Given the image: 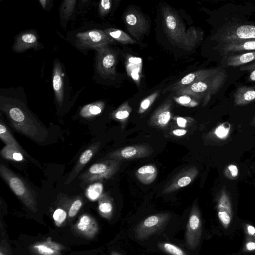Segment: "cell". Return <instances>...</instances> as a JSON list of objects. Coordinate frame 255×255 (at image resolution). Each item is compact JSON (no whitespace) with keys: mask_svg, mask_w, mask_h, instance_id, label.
<instances>
[{"mask_svg":"<svg viewBox=\"0 0 255 255\" xmlns=\"http://www.w3.org/2000/svg\"><path fill=\"white\" fill-rule=\"evenodd\" d=\"M1 110L6 114L11 126L18 133L39 144L48 139V130L20 103L1 102Z\"/></svg>","mask_w":255,"mask_h":255,"instance_id":"obj_1","label":"cell"},{"mask_svg":"<svg viewBox=\"0 0 255 255\" xmlns=\"http://www.w3.org/2000/svg\"><path fill=\"white\" fill-rule=\"evenodd\" d=\"M247 16L237 14L221 19L211 38L215 46L232 41L255 39V21Z\"/></svg>","mask_w":255,"mask_h":255,"instance_id":"obj_2","label":"cell"},{"mask_svg":"<svg viewBox=\"0 0 255 255\" xmlns=\"http://www.w3.org/2000/svg\"><path fill=\"white\" fill-rule=\"evenodd\" d=\"M227 77L226 71L221 68L208 77L178 90L175 93V96H191L199 102L202 101V106H206L212 97L222 88Z\"/></svg>","mask_w":255,"mask_h":255,"instance_id":"obj_3","label":"cell"},{"mask_svg":"<svg viewBox=\"0 0 255 255\" xmlns=\"http://www.w3.org/2000/svg\"><path fill=\"white\" fill-rule=\"evenodd\" d=\"M0 175L12 191L31 210H35L37 200L33 191L21 178L14 174L5 165H0Z\"/></svg>","mask_w":255,"mask_h":255,"instance_id":"obj_4","label":"cell"},{"mask_svg":"<svg viewBox=\"0 0 255 255\" xmlns=\"http://www.w3.org/2000/svg\"><path fill=\"white\" fill-rule=\"evenodd\" d=\"M163 24L166 34L170 42L182 48L187 32L179 15L168 6L162 9Z\"/></svg>","mask_w":255,"mask_h":255,"instance_id":"obj_5","label":"cell"},{"mask_svg":"<svg viewBox=\"0 0 255 255\" xmlns=\"http://www.w3.org/2000/svg\"><path fill=\"white\" fill-rule=\"evenodd\" d=\"M121 161L108 160L92 166L80 179L86 183L102 181L112 178L119 171Z\"/></svg>","mask_w":255,"mask_h":255,"instance_id":"obj_6","label":"cell"},{"mask_svg":"<svg viewBox=\"0 0 255 255\" xmlns=\"http://www.w3.org/2000/svg\"><path fill=\"white\" fill-rule=\"evenodd\" d=\"M96 50V65L97 72L101 76L113 78L116 75L117 55L108 46L98 48Z\"/></svg>","mask_w":255,"mask_h":255,"instance_id":"obj_7","label":"cell"},{"mask_svg":"<svg viewBox=\"0 0 255 255\" xmlns=\"http://www.w3.org/2000/svg\"><path fill=\"white\" fill-rule=\"evenodd\" d=\"M171 218L168 213L153 215L141 222L135 228V235L137 240H144L163 228Z\"/></svg>","mask_w":255,"mask_h":255,"instance_id":"obj_8","label":"cell"},{"mask_svg":"<svg viewBox=\"0 0 255 255\" xmlns=\"http://www.w3.org/2000/svg\"><path fill=\"white\" fill-rule=\"evenodd\" d=\"M126 28L131 35L139 40L149 30V24L145 16L134 8H131L125 14Z\"/></svg>","mask_w":255,"mask_h":255,"instance_id":"obj_9","label":"cell"},{"mask_svg":"<svg viewBox=\"0 0 255 255\" xmlns=\"http://www.w3.org/2000/svg\"><path fill=\"white\" fill-rule=\"evenodd\" d=\"M76 42L80 49H97L108 46L115 41L104 31L98 30L79 33L76 36Z\"/></svg>","mask_w":255,"mask_h":255,"instance_id":"obj_10","label":"cell"},{"mask_svg":"<svg viewBox=\"0 0 255 255\" xmlns=\"http://www.w3.org/2000/svg\"><path fill=\"white\" fill-rule=\"evenodd\" d=\"M202 232L200 213L196 204L191 208L186 233V241L188 248L195 250L199 245Z\"/></svg>","mask_w":255,"mask_h":255,"instance_id":"obj_11","label":"cell"},{"mask_svg":"<svg viewBox=\"0 0 255 255\" xmlns=\"http://www.w3.org/2000/svg\"><path fill=\"white\" fill-rule=\"evenodd\" d=\"M153 153V149L147 144H136L119 149L110 153V159L131 160L147 158Z\"/></svg>","mask_w":255,"mask_h":255,"instance_id":"obj_12","label":"cell"},{"mask_svg":"<svg viewBox=\"0 0 255 255\" xmlns=\"http://www.w3.org/2000/svg\"><path fill=\"white\" fill-rule=\"evenodd\" d=\"M222 60L228 56L255 51V39L230 41L215 46Z\"/></svg>","mask_w":255,"mask_h":255,"instance_id":"obj_13","label":"cell"},{"mask_svg":"<svg viewBox=\"0 0 255 255\" xmlns=\"http://www.w3.org/2000/svg\"><path fill=\"white\" fill-rule=\"evenodd\" d=\"M198 175L195 167L187 168L177 174L165 187L162 193L169 194L190 185Z\"/></svg>","mask_w":255,"mask_h":255,"instance_id":"obj_14","label":"cell"},{"mask_svg":"<svg viewBox=\"0 0 255 255\" xmlns=\"http://www.w3.org/2000/svg\"><path fill=\"white\" fill-rule=\"evenodd\" d=\"M221 68L220 67H217L201 69L190 73L179 81L165 88L163 91V93L171 92L175 93L178 90L188 87L198 81L217 72Z\"/></svg>","mask_w":255,"mask_h":255,"instance_id":"obj_15","label":"cell"},{"mask_svg":"<svg viewBox=\"0 0 255 255\" xmlns=\"http://www.w3.org/2000/svg\"><path fill=\"white\" fill-rule=\"evenodd\" d=\"M173 101L169 99L153 113L150 120V125L160 129H165L172 118Z\"/></svg>","mask_w":255,"mask_h":255,"instance_id":"obj_16","label":"cell"},{"mask_svg":"<svg viewBox=\"0 0 255 255\" xmlns=\"http://www.w3.org/2000/svg\"><path fill=\"white\" fill-rule=\"evenodd\" d=\"M217 214L222 226L227 229L232 219V209L230 198L225 191L222 190L219 196L217 205Z\"/></svg>","mask_w":255,"mask_h":255,"instance_id":"obj_17","label":"cell"},{"mask_svg":"<svg viewBox=\"0 0 255 255\" xmlns=\"http://www.w3.org/2000/svg\"><path fill=\"white\" fill-rule=\"evenodd\" d=\"M38 45V38L36 33L24 32L18 36L13 50L17 53H22L30 49L36 48Z\"/></svg>","mask_w":255,"mask_h":255,"instance_id":"obj_18","label":"cell"},{"mask_svg":"<svg viewBox=\"0 0 255 255\" xmlns=\"http://www.w3.org/2000/svg\"><path fill=\"white\" fill-rule=\"evenodd\" d=\"M101 146V143L98 142L92 145L81 155L73 170L71 173L66 184H69L80 173L84 167L90 161L94 155L97 153Z\"/></svg>","mask_w":255,"mask_h":255,"instance_id":"obj_19","label":"cell"},{"mask_svg":"<svg viewBox=\"0 0 255 255\" xmlns=\"http://www.w3.org/2000/svg\"><path fill=\"white\" fill-rule=\"evenodd\" d=\"M53 85L57 100L62 106L64 99V82L63 69L59 62H56L54 65Z\"/></svg>","mask_w":255,"mask_h":255,"instance_id":"obj_20","label":"cell"},{"mask_svg":"<svg viewBox=\"0 0 255 255\" xmlns=\"http://www.w3.org/2000/svg\"><path fill=\"white\" fill-rule=\"evenodd\" d=\"M236 106H244L255 101V87L239 86L233 95Z\"/></svg>","mask_w":255,"mask_h":255,"instance_id":"obj_21","label":"cell"},{"mask_svg":"<svg viewBox=\"0 0 255 255\" xmlns=\"http://www.w3.org/2000/svg\"><path fill=\"white\" fill-rule=\"evenodd\" d=\"M222 61L225 67L243 66L255 61V51L230 56Z\"/></svg>","mask_w":255,"mask_h":255,"instance_id":"obj_22","label":"cell"},{"mask_svg":"<svg viewBox=\"0 0 255 255\" xmlns=\"http://www.w3.org/2000/svg\"><path fill=\"white\" fill-rule=\"evenodd\" d=\"M158 174V169L153 165L143 166L138 169L135 174L137 179L145 185L153 183L156 179Z\"/></svg>","mask_w":255,"mask_h":255,"instance_id":"obj_23","label":"cell"},{"mask_svg":"<svg viewBox=\"0 0 255 255\" xmlns=\"http://www.w3.org/2000/svg\"><path fill=\"white\" fill-rule=\"evenodd\" d=\"M203 34V32L197 28L191 27L189 29L182 48L187 51H192L202 41Z\"/></svg>","mask_w":255,"mask_h":255,"instance_id":"obj_24","label":"cell"},{"mask_svg":"<svg viewBox=\"0 0 255 255\" xmlns=\"http://www.w3.org/2000/svg\"><path fill=\"white\" fill-rule=\"evenodd\" d=\"M0 138L7 146L12 147L19 150L26 158H29L32 161H33V158L18 144L2 120L1 121V124H0Z\"/></svg>","mask_w":255,"mask_h":255,"instance_id":"obj_25","label":"cell"},{"mask_svg":"<svg viewBox=\"0 0 255 255\" xmlns=\"http://www.w3.org/2000/svg\"><path fill=\"white\" fill-rule=\"evenodd\" d=\"M132 109L129 104V102L126 101L123 103L116 110L113 111L111 114V118L119 122L123 129L126 125L128 120L130 116Z\"/></svg>","mask_w":255,"mask_h":255,"instance_id":"obj_26","label":"cell"},{"mask_svg":"<svg viewBox=\"0 0 255 255\" xmlns=\"http://www.w3.org/2000/svg\"><path fill=\"white\" fill-rule=\"evenodd\" d=\"M104 32L114 41L123 45H133L136 43V40L122 30L109 28L106 29Z\"/></svg>","mask_w":255,"mask_h":255,"instance_id":"obj_27","label":"cell"},{"mask_svg":"<svg viewBox=\"0 0 255 255\" xmlns=\"http://www.w3.org/2000/svg\"><path fill=\"white\" fill-rule=\"evenodd\" d=\"M77 229L87 235L94 234L97 230L96 223L88 216H83L77 226Z\"/></svg>","mask_w":255,"mask_h":255,"instance_id":"obj_28","label":"cell"},{"mask_svg":"<svg viewBox=\"0 0 255 255\" xmlns=\"http://www.w3.org/2000/svg\"><path fill=\"white\" fill-rule=\"evenodd\" d=\"M104 108V103L98 102L85 106L81 109L80 115L84 118H91L100 114Z\"/></svg>","mask_w":255,"mask_h":255,"instance_id":"obj_29","label":"cell"},{"mask_svg":"<svg viewBox=\"0 0 255 255\" xmlns=\"http://www.w3.org/2000/svg\"><path fill=\"white\" fill-rule=\"evenodd\" d=\"M1 156L6 159L16 162L25 160L24 155L19 150L9 146H5L0 153Z\"/></svg>","mask_w":255,"mask_h":255,"instance_id":"obj_30","label":"cell"},{"mask_svg":"<svg viewBox=\"0 0 255 255\" xmlns=\"http://www.w3.org/2000/svg\"><path fill=\"white\" fill-rule=\"evenodd\" d=\"M100 212L107 218H109L113 212V205L110 197L107 194L101 196L99 206Z\"/></svg>","mask_w":255,"mask_h":255,"instance_id":"obj_31","label":"cell"},{"mask_svg":"<svg viewBox=\"0 0 255 255\" xmlns=\"http://www.w3.org/2000/svg\"><path fill=\"white\" fill-rule=\"evenodd\" d=\"M103 186L100 183H95L89 187L86 191L87 197L92 200H95L99 198L103 192Z\"/></svg>","mask_w":255,"mask_h":255,"instance_id":"obj_32","label":"cell"},{"mask_svg":"<svg viewBox=\"0 0 255 255\" xmlns=\"http://www.w3.org/2000/svg\"><path fill=\"white\" fill-rule=\"evenodd\" d=\"M76 1L66 0L63 2L61 7V14L64 20H67L71 16L75 6Z\"/></svg>","mask_w":255,"mask_h":255,"instance_id":"obj_33","label":"cell"},{"mask_svg":"<svg viewBox=\"0 0 255 255\" xmlns=\"http://www.w3.org/2000/svg\"><path fill=\"white\" fill-rule=\"evenodd\" d=\"M173 98L177 103L187 107H194L200 103L197 100L187 95L175 96Z\"/></svg>","mask_w":255,"mask_h":255,"instance_id":"obj_34","label":"cell"},{"mask_svg":"<svg viewBox=\"0 0 255 255\" xmlns=\"http://www.w3.org/2000/svg\"><path fill=\"white\" fill-rule=\"evenodd\" d=\"M160 248L171 255H188L183 249L170 243L160 244Z\"/></svg>","mask_w":255,"mask_h":255,"instance_id":"obj_35","label":"cell"},{"mask_svg":"<svg viewBox=\"0 0 255 255\" xmlns=\"http://www.w3.org/2000/svg\"><path fill=\"white\" fill-rule=\"evenodd\" d=\"M159 96V92L156 91L144 99L141 103L139 110V114L145 113L152 105Z\"/></svg>","mask_w":255,"mask_h":255,"instance_id":"obj_36","label":"cell"},{"mask_svg":"<svg viewBox=\"0 0 255 255\" xmlns=\"http://www.w3.org/2000/svg\"><path fill=\"white\" fill-rule=\"evenodd\" d=\"M231 128L228 123L222 124L216 128L215 131V135L220 139H225L228 136Z\"/></svg>","mask_w":255,"mask_h":255,"instance_id":"obj_37","label":"cell"},{"mask_svg":"<svg viewBox=\"0 0 255 255\" xmlns=\"http://www.w3.org/2000/svg\"><path fill=\"white\" fill-rule=\"evenodd\" d=\"M240 70L247 71L249 73L248 80L251 82H255V62L248 64L247 65L242 66Z\"/></svg>","mask_w":255,"mask_h":255,"instance_id":"obj_38","label":"cell"},{"mask_svg":"<svg viewBox=\"0 0 255 255\" xmlns=\"http://www.w3.org/2000/svg\"><path fill=\"white\" fill-rule=\"evenodd\" d=\"M174 119L178 126L183 128L190 126L194 121V120L191 117H177Z\"/></svg>","mask_w":255,"mask_h":255,"instance_id":"obj_39","label":"cell"},{"mask_svg":"<svg viewBox=\"0 0 255 255\" xmlns=\"http://www.w3.org/2000/svg\"><path fill=\"white\" fill-rule=\"evenodd\" d=\"M112 2L110 0H102L99 3V13L102 17L106 16L111 8Z\"/></svg>","mask_w":255,"mask_h":255,"instance_id":"obj_40","label":"cell"},{"mask_svg":"<svg viewBox=\"0 0 255 255\" xmlns=\"http://www.w3.org/2000/svg\"><path fill=\"white\" fill-rule=\"evenodd\" d=\"M66 216V212L62 209L56 210L53 215L54 219L56 222L60 224L65 221Z\"/></svg>","mask_w":255,"mask_h":255,"instance_id":"obj_41","label":"cell"},{"mask_svg":"<svg viewBox=\"0 0 255 255\" xmlns=\"http://www.w3.org/2000/svg\"><path fill=\"white\" fill-rule=\"evenodd\" d=\"M50 247L46 244H41L37 246L38 252L43 255H52L54 254L56 250Z\"/></svg>","mask_w":255,"mask_h":255,"instance_id":"obj_42","label":"cell"},{"mask_svg":"<svg viewBox=\"0 0 255 255\" xmlns=\"http://www.w3.org/2000/svg\"><path fill=\"white\" fill-rule=\"evenodd\" d=\"M82 205V202L81 200L77 199L75 200L70 208L68 213L69 216L71 217L75 216L80 210Z\"/></svg>","mask_w":255,"mask_h":255,"instance_id":"obj_43","label":"cell"},{"mask_svg":"<svg viewBox=\"0 0 255 255\" xmlns=\"http://www.w3.org/2000/svg\"><path fill=\"white\" fill-rule=\"evenodd\" d=\"M239 173L238 168L236 165H229L225 171L226 176L230 179H235L237 177Z\"/></svg>","mask_w":255,"mask_h":255,"instance_id":"obj_44","label":"cell"},{"mask_svg":"<svg viewBox=\"0 0 255 255\" xmlns=\"http://www.w3.org/2000/svg\"><path fill=\"white\" fill-rule=\"evenodd\" d=\"M245 248L247 251H255V239L251 237L247 239L245 244Z\"/></svg>","mask_w":255,"mask_h":255,"instance_id":"obj_45","label":"cell"},{"mask_svg":"<svg viewBox=\"0 0 255 255\" xmlns=\"http://www.w3.org/2000/svg\"><path fill=\"white\" fill-rule=\"evenodd\" d=\"M188 133L187 130L184 129H177L174 130L172 134L176 136L181 137L186 135Z\"/></svg>","mask_w":255,"mask_h":255,"instance_id":"obj_46","label":"cell"},{"mask_svg":"<svg viewBox=\"0 0 255 255\" xmlns=\"http://www.w3.org/2000/svg\"><path fill=\"white\" fill-rule=\"evenodd\" d=\"M246 228L248 234L255 239V228L249 224L246 225Z\"/></svg>","mask_w":255,"mask_h":255,"instance_id":"obj_47","label":"cell"},{"mask_svg":"<svg viewBox=\"0 0 255 255\" xmlns=\"http://www.w3.org/2000/svg\"><path fill=\"white\" fill-rule=\"evenodd\" d=\"M40 2L43 8L44 9H45L47 6V3L48 2L47 1H46V0H41V1H40Z\"/></svg>","mask_w":255,"mask_h":255,"instance_id":"obj_48","label":"cell"},{"mask_svg":"<svg viewBox=\"0 0 255 255\" xmlns=\"http://www.w3.org/2000/svg\"><path fill=\"white\" fill-rule=\"evenodd\" d=\"M0 255H6L2 251H1V253H0Z\"/></svg>","mask_w":255,"mask_h":255,"instance_id":"obj_49","label":"cell"},{"mask_svg":"<svg viewBox=\"0 0 255 255\" xmlns=\"http://www.w3.org/2000/svg\"><path fill=\"white\" fill-rule=\"evenodd\" d=\"M112 255H120V254H118V253H117L114 252V253H113L112 254Z\"/></svg>","mask_w":255,"mask_h":255,"instance_id":"obj_50","label":"cell"}]
</instances>
